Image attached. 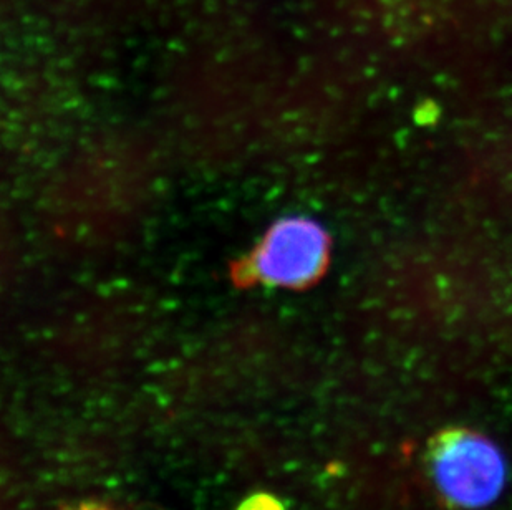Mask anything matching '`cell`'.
<instances>
[{
	"mask_svg": "<svg viewBox=\"0 0 512 510\" xmlns=\"http://www.w3.org/2000/svg\"><path fill=\"white\" fill-rule=\"evenodd\" d=\"M237 510H285L281 502L276 497L269 494H256L249 497L246 502H242L241 507Z\"/></svg>",
	"mask_w": 512,
	"mask_h": 510,
	"instance_id": "obj_3",
	"label": "cell"
},
{
	"mask_svg": "<svg viewBox=\"0 0 512 510\" xmlns=\"http://www.w3.org/2000/svg\"><path fill=\"white\" fill-rule=\"evenodd\" d=\"M330 259L329 234L307 216H287L274 222L252 247L244 274L254 284L297 290L314 284Z\"/></svg>",
	"mask_w": 512,
	"mask_h": 510,
	"instance_id": "obj_2",
	"label": "cell"
},
{
	"mask_svg": "<svg viewBox=\"0 0 512 510\" xmlns=\"http://www.w3.org/2000/svg\"><path fill=\"white\" fill-rule=\"evenodd\" d=\"M426 466L438 496L453 509L493 504L506 481V464L496 444L466 426L438 431L426 446Z\"/></svg>",
	"mask_w": 512,
	"mask_h": 510,
	"instance_id": "obj_1",
	"label": "cell"
}]
</instances>
